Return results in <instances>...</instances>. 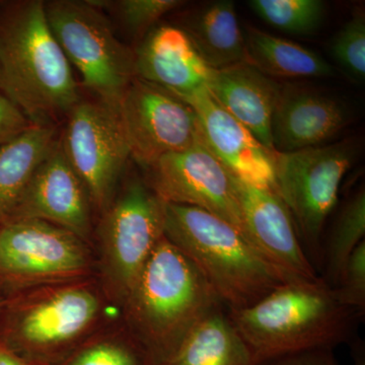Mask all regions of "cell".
Returning <instances> with one entry per match:
<instances>
[{
	"mask_svg": "<svg viewBox=\"0 0 365 365\" xmlns=\"http://www.w3.org/2000/svg\"><path fill=\"white\" fill-rule=\"evenodd\" d=\"M0 93L37 126H55L81 101L42 0L14 2L0 14Z\"/></svg>",
	"mask_w": 365,
	"mask_h": 365,
	"instance_id": "cell-1",
	"label": "cell"
},
{
	"mask_svg": "<svg viewBox=\"0 0 365 365\" xmlns=\"http://www.w3.org/2000/svg\"><path fill=\"white\" fill-rule=\"evenodd\" d=\"M123 304L129 326L153 365L167 361L192 330L222 304L200 271L165 237Z\"/></svg>",
	"mask_w": 365,
	"mask_h": 365,
	"instance_id": "cell-2",
	"label": "cell"
},
{
	"mask_svg": "<svg viewBox=\"0 0 365 365\" xmlns=\"http://www.w3.org/2000/svg\"><path fill=\"white\" fill-rule=\"evenodd\" d=\"M354 314L322 280L287 283L228 317L262 365L295 353L332 350L349 337Z\"/></svg>",
	"mask_w": 365,
	"mask_h": 365,
	"instance_id": "cell-3",
	"label": "cell"
},
{
	"mask_svg": "<svg viewBox=\"0 0 365 365\" xmlns=\"http://www.w3.org/2000/svg\"><path fill=\"white\" fill-rule=\"evenodd\" d=\"M165 237L189 259L230 311L251 307L289 280L227 220L165 203Z\"/></svg>",
	"mask_w": 365,
	"mask_h": 365,
	"instance_id": "cell-4",
	"label": "cell"
},
{
	"mask_svg": "<svg viewBox=\"0 0 365 365\" xmlns=\"http://www.w3.org/2000/svg\"><path fill=\"white\" fill-rule=\"evenodd\" d=\"M46 16L67 60L98 101L117 109L136 78L134 51L115 35L91 0L45 1Z\"/></svg>",
	"mask_w": 365,
	"mask_h": 365,
	"instance_id": "cell-5",
	"label": "cell"
},
{
	"mask_svg": "<svg viewBox=\"0 0 365 365\" xmlns=\"http://www.w3.org/2000/svg\"><path fill=\"white\" fill-rule=\"evenodd\" d=\"M165 202L134 180L103 212L102 267L108 289L124 302L153 250L165 237Z\"/></svg>",
	"mask_w": 365,
	"mask_h": 365,
	"instance_id": "cell-6",
	"label": "cell"
},
{
	"mask_svg": "<svg viewBox=\"0 0 365 365\" xmlns=\"http://www.w3.org/2000/svg\"><path fill=\"white\" fill-rule=\"evenodd\" d=\"M90 269L85 242L37 220L0 227V282L16 289L81 281Z\"/></svg>",
	"mask_w": 365,
	"mask_h": 365,
	"instance_id": "cell-7",
	"label": "cell"
},
{
	"mask_svg": "<svg viewBox=\"0 0 365 365\" xmlns=\"http://www.w3.org/2000/svg\"><path fill=\"white\" fill-rule=\"evenodd\" d=\"M353 141L276 153V191L311 247L319 244L338 201L341 182L356 158Z\"/></svg>",
	"mask_w": 365,
	"mask_h": 365,
	"instance_id": "cell-8",
	"label": "cell"
},
{
	"mask_svg": "<svg viewBox=\"0 0 365 365\" xmlns=\"http://www.w3.org/2000/svg\"><path fill=\"white\" fill-rule=\"evenodd\" d=\"M130 158L145 169L203 143L194 110L160 86L134 78L117 109Z\"/></svg>",
	"mask_w": 365,
	"mask_h": 365,
	"instance_id": "cell-9",
	"label": "cell"
},
{
	"mask_svg": "<svg viewBox=\"0 0 365 365\" xmlns=\"http://www.w3.org/2000/svg\"><path fill=\"white\" fill-rule=\"evenodd\" d=\"M62 150L81 178L91 202L104 212L130 158L116 109L97 101H79L67 115Z\"/></svg>",
	"mask_w": 365,
	"mask_h": 365,
	"instance_id": "cell-10",
	"label": "cell"
},
{
	"mask_svg": "<svg viewBox=\"0 0 365 365\" xmlns=\"http://www.w3.org/2000/svg\"><path fill=\"white\" fill-rule=\"evenodd\" d=\"M81 281L32 288L7 318L9 340L31 351H51L76 342L96 323L101 302Z\"/></svg>",
	"mask_w": 365,
	"mask_h": 365,
	"instance_id": "cell-11",
	"label": "cell"
},
{
	"mask_svg": "<svg viewBox=\"0 0 365 365\" xmlns=\"http://www.w3.org/2000/svg\"><path fill=\"white\" fill-rule=\"evenodd\" d=\"M148 170V185L163 202L203 209L244 235L235 177L205 144L165 155Z\"/></svg>",
	"mask_w": 365,
	"mask_h": 365,
	"instance_id": "cell-12",
	"label": "cell"
},
{
	"mask_svg": "<svg viewBox=\"0 0 365 365\" xmlns=\"http://www.w3.org/2000/svg\"><path fill=\"white\" fill-rule=\"evenodd\" d=\"M241 208L242 232L247 240L289 282L324 280L304 254L295 223L279 194L235 177Z\"/></svg>",
	"mask_w": 365,
	"mask_h": 365,
	"instance_id": "cell-13",
	"label": "cell"
},
{
	"mask_svg": "<svg viewBox=\"0 0 365 365\" xmlns=\"http://www.w3.org/2000/svg\"><path fill=\"white\" fill-rule=\"evenodd\" d=\"M91 204L85 185L56 140L34 172L11 220H42L86 241L91 230Z\"/></svg>",
	"mask_w": 365,
	"mask_h": 365,
	"instance_id": "cell-14",
	"label": "cell"
},
{
	"mask_svg": "<svg viewBox=\"0 0 365 365\" xmlns=\"http://www.w3.org/2000/svg\"><path fill=\"white\" fill-rule=\"evenodd\" d=\"M181 100L195 112L206 148L232 176L276 191L275 151L264 146L228 114L207 88H200Z\"/></svg>",
	"mask_w": 365,
	"mask_h": 365,
	"instance_id": "cell-15",
	"label": "cell"
},
{
	"mask_svg": "<svg viewBox=\"0 0 365 365\" xmlns=\"http://www.w3.org/2000/svg\"><path fill=\"white\" fill-rule=\"evenodd\" d=\"M349 118L338 98L311 88H283L271 125L273 150L284 153L321 146L339 133Z\"/></svg>",
	"mask_w": 365,
	"mask_h": 365,
	"instance_id": "cell-16",
	"label": "cell"
},
{
	"mask_svg": "<svg viewBox=\"0 0 365 365\" xmlns=\"http://www.w3.org/2000/svg\"><path fill=\"white\" fill-rule=\"evenodd\" d=\"M136 78L186 97L206 88L210 68L187 34L175 26H160L146 34L134 51Z\"/></svg>",
	"mask_w": 365,
	"mask_h": 365,
	"instance_id": "cell-17",
	"label": "cell"
},
{
	"mask_svg": "<svg viewBox=\"0 0 365 365\" xmlns=\"http://www.w3.org/2000/svg\"><path fill=\"white\" fill-rule=\"evenodd\" d=\"M223 109L273 150L271 125L283 86L247 62L213 69L206 86Z\"/></svg>",
	"mask_w": 365,
	"mask_h": 365,
	"instance_id": "cell-18",
	"label": "cell"
},
{
	"mask_svg": "<svg viewBox=\"0 0 365 365\" xmlns=\"http://www.w3.org/2000/svg\"><path fill=\"white\" fill-rule=\"evenodd\" d=\"M182 30L210 68L246 62V43L234 2H208L190 13Z\"/></svg>",
	"mask_w": 365,
	"mask_h": 365,
	"instance_id": "cell-19",
	"label": "cell"
},
{
	"mask_svg": "<svg viewBox=\"0 0 365 365\" xmlns=\"http://www.w3.org/2000/svg\"><path fill=\"white\" fill-rule=\"evenodd\" d=\"M56 140V127L31 125L0 148V227L11 222L34 172Z\"/></svg>",
	"mask_w": 365,
	"mask_h": 365,
	"instance_id": "cell-20",
	"label": "cell"
},
{
	"mask_svg": "<svg viewBox=\"0 0 365 365\" xmlns=\"http://www.w3.org/2000/svg\"><path fill=\"white\" fill-rule=\"evenodd\" d=\"M160 365H258L230 317L213 312Z\"/></svg>",
	"mask_w": 365,
	"mask_h": 365,
	"instance_id": "cell-21",
	"label": "cell"
},
{
	"mask_svg": "<svg viewBox=\"0 0 365 365\" xmlns=\"http://www.w3.org/2000/svg\"><path fill=\"white\" fill-rule=\"evenodd\" d=\"M245 35L246 62L262 73L277 78H328L334 67L318 53L254 26Z\"/></svg>",
	"mask_w": 365,
	"mask_h": 365,
	"instance_id": "cell-22",
	"label": "cell"
},
{
	"mask_svg": "<svg viewBox=\"0 0 365 365\" xmlns=\"http://www.w3.org/2000/svg\"><path fill=\"white\" fill-rule=\"evenodd\" d=\"M365 191L360 189L348 200L334 225L327 248V275L329 287L339 284L350 256L365 241Z\"/></svg>",
	"mask_w": 365,
	"mask_h": 365,
	"instance_id": "cell-23",
	"label": "cell"
},
{
	"mask_svg": "<svg viewBox=\"0 0 365 365\" xmlns=\"http://www.w3.org/2000/svg\"><path fill=\"white\" fill-rule=\"evenodd\" d=\"M248 4L265 23L292 35H311L326 16L322 0H251Z\"/></svg>",
	"mask_w": 365,
	"mask_h": 365,
	"instance_id": "cell-24",
	"label": "cell"
},
{
	"mask_svg": "<svg viewBox=\"0 0 365 365\" xmlns=\"http://www.w3.org/2000/svg\"><path fill=\"white\" fill-rule=\"evenodd\" d=\"M330 54L334 61L348 78L356 83L365 79V16L355 14L344 26L330 45Z\"/></svg>",
	"mask_w": 365,
	"mask_h": 365,
	"instance_id": "cell-25",
	"label": "cell"
},
{
	"mask_svg": "<svg viewBox=\"0 0 365 365\" xmlns=\"http://www.w3.org/2000/svg\"><path fill=\"white\" fill-rule=\"evenodd\" d=\"M122 23L134 35L150 32L158 20L185 4L181 0H120L111 1Z\"/></svg>",
	"mask_w": 365,
	"mask_h": 365,
	"instance_id": "cell-26",
	"label": "cell"
},
{
	"mask_svg": "<svg viewBox=\"0 0 365 365\" xmlns=\"http://www.w3.org/2000/svg\"><path fill=\"white\" fill-rule=\"evenodd\" d=\"M342 306L359 314L365 309V241L360 242L346 264L339 284L333 288Z\"/></svg>",
	"mask_w": 365,
	"mask_h": 365,
	"instance_id": "cell-27",
	"label": "cell"
},
{
	"mask_svg": "<svg viewBox=\"0 0 365 365\" xmlns=\"http://www.w3.org/2000/svg\"><path fill=\"white\" fill-rule=\"evenodd\" d=\"M71 365H139L134 353L112 342L98 343L79 353Z\"/></svg>",
	"mask_w": 365,
	"mask_h": 365,
	"instance_id": "cell-28",
	"label": "cell"
},
{
	"mask_svg": "<svg viewBox=\"0 0 365 365\" xmlns=\"http://www.w3.org/2000/svg\"><path fill=\"white\" fill-rule=\"evenodd\" d=\"M30 126L31 123L25 115L4 93H0V148Z\"/></svg>",
	"mask_w": 365,
	"mask_h": 365,
	"instance_id": "cell-29",
	"label": "cell"
},
{
	"mask_svg": "<svg viewBox=\"0 0 365 365\" xmlns=\"http://www.w3.org/2000/svg\"><path fill=\"white\" fill-rule=\"evenodd\" d=\"M273 361L270 365H340L331 349L295 353Z\"/></svg>",
	"mask_w": 365,
	"mask_h": 365,
	"instance_id": "cell-30",
	"label": "cell"
},
{
	"mask_svg": "<svg viewBox=\"0 0 365 365\" xmlns=\"http://www.w3.org/2000/svg\"><path fill=\"white\" fill-rule=\"evenodd\" d=\"M0 365H26L14 353L0 346Z\"/></svg>",
	"mask_w": 365,
	"mask_h": 365,
	"instance_id": "cell-31",
	"label": "cell"
},
{
	"mask_svg": "<svg viewBox=\"0 0 365 365\" xmlns=\"http://www.w3.org/2000/svg\"><path fill=\"white\" fill-rule=\"evenodd\" d=\"M354 365H365V357L364 350L361 351V348L355 352Z\"/></svg>",
	"mask_w": 365,
	"mask_h": 365,
	"instance_id": "cell-32",
	"label": "cell"
},
{
	"mask_svg": "<svg viewBox=\"0 0 365 365\" xmlns=\"http://www.w3.org/2000/svg\"><path fill=\"white\" fill-rule=\"evenodd\" d=\"M2 304H4V299H2L1 294H0V309H1Z\"/></svg>",
	"mask_w": 365,
	"mask_h": 365,
	"instance_id": "cell-33",
	"label": "cell"
}]
</instances>
